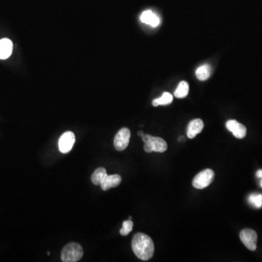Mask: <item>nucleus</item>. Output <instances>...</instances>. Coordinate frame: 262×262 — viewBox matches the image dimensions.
Returning <instances> with one entry per match:
<instances>
[{"mask_svg":"<svg viewBox=\"0 0 262 262\" xmlns=\"http://www.w3.org/2000/svg\"><path fill=\"white\" fill-rule=\"evenodd\" d=\"M132 249L135 255L142 261L153 258L155 245L151 237L144 233H137L132 237Z\"/></svg>","mask_w":262,"mask_h":262,"instance_id":"obj_1","label":"nucleus"},{"mask_svg":"<svg viewBox=\"0 0 262 262\" xmlns=\"http://www.w3.org/2000/svg\"><path fill=\"white\" fill-rule=\"evenodd\" d=\"M122 178L120 175L114 174L106 176V178L104 179L103 182L101 183V187L102 190L107 191L111 188L116 187L119 186L121 183Z\"/></svg>","mask_w":262,"mask_h":262,"instance_id":"obj_9","label":"nucleus"},{"mask_svg":"<svg viewBox=\"0 0 262 262\" xmlns=\"http://www.w3.org/2000/svg\"><path fill=\"white\" fill-rule=\"evenodd\" d=\"M138 135H139V136L142 137L143 135H144V132H142V131H139V132H138Z\"/></svg>","mask_w":262,"mask_h":262,"instance_id":"obj_20","label":"nucleus"},{"mask_svg":"<svg viewBox=\"0 0 262 262\" xmlns=\"http://www.w3.org/2000/svg\"><path fill=\"white\" fill-rule=\"evenodd\" d=\"M141 21L144 24H148L153 27L157 26L159 24V17L152 10H146L143 12L141 16Z\"/></svg>","mask_w":262,"mask_h":262,"instance_id":"obj_12","label":"nucleus"},{"mask_svg":"<svg viewBox=\"0 0 262 262\" xmlns=\"http://www.w3.org/2000/svg\"><path fill=\"white\" fill-rule=\"evenodd\" d=\"M257 177L260 178V179H262V170H259V171H257Z\"/></svg>","mask_w":262,"mask_h":262,"instance_id":"obj_19","label":"nucleus"},{"mask_svg":"<svg viewBox=\"0 0 262 262\" xmlns=\"http://www.w3.org/2000/svg\"><path fill=\"white\" fill-rule=\"evenodd\" d=\"M248 202L254 207L260 209L262 207V195L261 194H251L248 197Z\"/></svg>","mask_w":262,"mask_h":262,"instance_id":"obj_17","label":"nucleus"},{"mask_svg":"<svg viewBox=\"0 0 262 262\" xmlns=\"http://www.w3.org/2000/svg\"><path fill=\"white\" fill-rule=\"evenodd\" d=\"M107 176L105 168H99L92 175L91 181L95 185H101L104 179Z\"/></svg>","mask_w":262,"mask_h":262,"instance_id":"obj_15","label":"nucleus"},{"mask_svg":"<svg viewBox=\"0 0 262 262\" xmlns=\"http://www.w3.org/2000/svg\"><path fill=\"white\" fill-rule=\"evenodd\" d=\"M261 186L262 187V181H261Z\"/></svg>","mask_w":262,"mask_h":262,"instance_id":"obj_21","label":"nucleus"},{"mask_svg":"<svg viewBox=\"0 0 262 262\" xmlns=\"http://www.w3.org/2000/svg\"><path fill=\"white\" fill-rule=\"evenodd\" d=\"M75 140H76L75 135L73 132L71 131L64 132L58 141V148L60 152L64 154L69 153L75 144Z\"/></svg>","mask_w":262,"mask_h":262,"instance_id":"obj_7","label":"nucleus"},{"mask_svg":"<svg viewBox=\"0 0 262 262\" xmlns=\"http://www.w3.org/2000/svg\"><path fill=\"white\" fill-rule=\"evenodd\" d=\"M133 227V223L131 219L125 221L123 224V228L120 230V235L123 236H126L131 233Z\"/></svg>","mask_w":262,"mask_h":262,"instance_id":"obj_18","label":"nucleus"},{"mask_svg":"<svg viewBox=\"0 0 262 262\" xmlns=\"http://www.w3.org/2000/svg\"><path fill=\"white\" fill-rule=\"evenodd\" d=\"M215 174L213 170L206 169L197 174L192 181L194 187L203 189L209 186L214 180Z\"/></svg>","mask_w":262,"mask_h":262,"instance_id":"obj_4","label":"nucleus"},{"mask_svg":"<svg viewBox=\"0 0 262 262\" xmlns=\"http://www.w3.org/2000/svg\"><path fill=\"white\" fill-rule=\"evenodd\" d=\"M83 256V250L79 244L71 242L68 244L61 251V261L76 262L79 261Z\"/></svg>","mask_w":262,"mask_h":262,"instance_id":"obj_3","label":"nucleus"},{"mask_svg":"<svg viewBox=\"0 0 262 262\" xmlns=\"http://www.w3.org/2000/svg\"><path fill=\"white\" fill-rule=\"evenodd\" d=\"M226 127L230 132H233L236 138H239V139L245 138V135H246V128L243 125L238 123L237 120H228L226 123Z\"/></svg>","mask_w":262,"mask_h":262,"instance_id":"obj_8","label":"nucleus"},{"mask_svg":"<svg viewBox=\"0 0 262 262\" xmlns=\"http://www.w3.org/2000/svg\"><path fill=\"white\" fill-rule=\"evenodd\" d=\"M173 97L172 95L168 92H165L162 95L160 98L159 99H154L153 102V106H165V105H171L172 103Z\"/></svg>","mask_w":262,"mask_h":262,"instance_id":"obj_13","label":"nucleus"},{"mask_svg":"<svg viewBox=\"0 0 262 262\" xmlns=\"http://www.w3.org/2000/svg\"><path fill=\"white\" fill-rule=\"evenodd\" d=\"M204 128V123L200 119H195L192 120L188 125L187 136L188 138H194L197 135L200 133Z\"/></svg>","mask_w":262,"mask_h":262,"instance_id":"obj_10","label":"nucleus"},{"mask_svg":"<svg viewBox=\"0 0 262 262\" xmlns=\"http://www.w3.org/2000/svg\"><path fill=\"white\" fill-rule=\"evenodd\" d=\"M13 43L9 39L0 40V59H7L13 52Z\"/></svg>","mask_w":262,"mask_h":262,"instance_id":"obj_11","label":"nucleus"},{"mask_svg":"<svg viewBox=\"0 0 262 262\" xmlns=\"http://www.w3.org/2000/svg\"><path fill=\"white\" fill-rule=\"evenodd\" d=\"M189 86L188 82L182 81L178 85L176 91L174 92L175 97L178 99H183L189 93Z\"/></svg>","mask_w":262,"mask_h":262,"instance_id":"obj_16","label":"nucleus"},{"mask_svg":"<svg viewBox=\"0 0 262 262\" xmlns=\"http://www.w3.org/2000/svg\"><path fill=\"white\" fill-rule=\"evenodd\" d=\"M143 141L144 142V150L146 153H165L168 149L166 141L159 137L153 136V135L144 134L142 136Z\"/></svg>","mask_w":262,"mask_h":262,"instance_id":"obj_2","label":"nucleus"},{"mask_svg":"<svg viewBox=\"0 0 262 262\" xmlns=\"http://www.w3.org/2000/svg\"><path fill=\"white\" fill-rule=\"evenodd\" d=\"M211 74V68L209 65H203L200 66L196 71V77L200 81L207 80L210 78Z\"/></svg>","mask_w":262,"mask_h":262,"instance_id":"obj_14","label":"nucleus"},{"mask_svg":"<svg viewBox=\"0 0 262 262\" xmlns=\"http://www.w3.org/2000/svg\"><path fill=\"white\" fill-rule=\"evenodd\" d=\"M240 238L245 247L250 251L257 249V242L258 239L257 233L251 229H245L240 233Z\"/></svg>","mask_w":262,"mask_h":262,"instance_id":"obj_6","label":"nucleus"},{"mask_svg":"<svg viewBox=\"0 0 262 262\" xmlns=\"http://www.w3.org/2000/svg\"><path fill=\"white\" fill-rule=\"evenodd\" d=\"M131 131L127 128L120 129L114 137V148L117 151H123L127 148L130 141Z\"/></svg>","mask_w":262,"mask_h":262,"instance_id":"obj_5","label":"nucleus"}]
</instances>
